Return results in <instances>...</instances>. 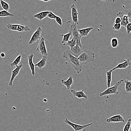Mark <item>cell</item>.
<instances>
[{"instance_id": "6da1fadb", "label": "cell", "mask_w": 131, "mask_h": 131, "mask_svg": "<svg viewBox=\"0 0 131 131\" xmlns=\"http://www.w3.org/2000/svg\"><path fill=\"white\" fill-rule=\"evenodd\" d=\"M62 56L64 59L69 62L77 74H80L81 72L83 65L81 64L78 58L73 56L68 50L64 52Z\"/></svg>"}, {"instance_id": "7a4b0ae2", "label": "cell", "mask_w": 131, "mask_h": 131, "mask_svg": "<svg viewBox=\"0 0 131 131\" xmlns=\"http://www.w3.org/2000/svg\"><path fill=\"white\" fill-rule=\"evenodd\" d=\"M81 65L93 62L95 59L94 53L90 51H83L78 58Z\"/></svg>"}, {"instance_id": "3957f363", "label": "cell", "mask_w": 131, "mask_h": 131, "mask_svg": "<svg viewBox=\"0 0 131 131\" xmlns=\"http://www.w3.org/2000/svg\"><path fill=\"white\" fill-rule=\"evenodd\" d=\"M123 82H124L123 79L120 80L112 87L108 88L103 92L100 93L99 96L100 97H103L109 95H118L119 93L118 90L119 86Z\"/></svg>"}, {"instance_id": "277c9868", "label": "cell", "mask_w": 131, "mask_h": 131, "mask_svg": "<svg viewBox=\"0 0 131 131\" xmlns=\"http://www.w3.org/2000/svg\"><path fill=\"white\" fill-rule=\"evenodd\" d=\"M69 30L71 32L73 37L77 45L82 48V45L81 43V37L78 32L77 25L73 23L69 27Z\"/></svg>"}, {"instance_id": "5b68a950", "label": "cell", "mask_w": 131, "mask_h": 131, "mask_svg": "<svg viewBox=\"0 0 131 131\" xmlns=\"http://www.w3.org/2000/svg\"><path fill=\"white\" fill-rule=\"evenodd\" d=\"M7 27L9 30L18 32H26L30 30V28L26 25L12 24L10 23H8L7 25Z\"/></svg>"}, {"instance_id": "8992f818", "label": "cell", "mask_w": 131, "mask_h": 131, "mask_svg": "<svg viewBox=\"0 0 131 131\" xmlns=\"http://www.w3.org/2000/svg\"><path fill=\"white\" fill-rule=\"evenodd\" d=\"M64 122L66 124L68 125H69L71 127L74 131H81L87 127L91 126L92 124V123L88 124L83 125L77 124L71 122L67 118H66Z\"/></svg>"}, {"instance_id": "52a82bcc", "label": "cell", "mask_w": 131, "mask_h": 131, "mask_svg": "<svg viewBox=\"0 0 131 131\" xmlns=\"http://www.w3.org/2000/svg\"><path fill=\"white\" fill-rule=\"evenodd\" d=\"M36 51L38 52L41 55L47 56L48 55L46 44L45 42V38L42 37L38 44Z\"/></svg>"}, {"instance_id": "ba28073f", "label": "cell", "mask_w": 131, "mask_h": 131, "mask_svg": "<svg viewBox=\"0 0 131 131\" xmlns=\"http://www.w3.org/2000/svg\"><path fill=\"white\" fill-rule=\"evenodd\" d=\"M42 31V29L41 27H39L37 28L36 30L33 33L30 39L28 41L29 45H31L38 41L40 39Z\"/></svg>"}, {"instance_id": "9c48e42d", "label": "cell", "mask_w": 131, "mask_h": 131, "mask_svg": "<svg viewBox=\"0 0 131 131\" xmlns=\"http://www.w3.org/2000/svg\"><path fill=\"white\" fill-rule=\"evenodd\" d=\"M71 9L72 19L73 23L75 24L76 25L79 24V13L77 10V6L74 4H73L71 6Z\"/></svg>"}, {"instance_id": "30bf717a", "label": "cell", "mask_w": 131, "mask_h": 131, "mask_svg": "<svg viewBox=\"0 0 131 131\" xmlns=\"http://www.w3.org/2000/svg\"><path fill=\"white\" fill-rule=\"evenodd\" d=\"M23 66V64H21L17 66L16 68L12 71L11 79H10V80H9L8 83L10 87L12 86L13 85V81L14 79L19 75L20 71L21 69L22 68Z\"/></svg>"}, {"instance_id": "8fae6325", "label": "cell", "mask_w": 131, "mask_h": 131, "mask_svg": "<svg viewBox=\"0 0 131 131\" xmlns=\"http://www.w3.org/2000/svg\"><path fill=\"white\" fill-rule=\"evenodd\" d=\"M116 16L121 19V26L126 28L127 25L129 23V18L127 15H126L124 12H120L116 14Z\"/></svg>"}, {"instance_id": "7c38bea8", "label": "cell", "mask_w": 131, "mask_h": 131, "mask_svg": "<svg viewBox=\"0 0 131 131\" xmlns=\"http://www.w3.org/2000/svg\"><path fill=\"white\" fill-rule=\"evenodd\" d=\"M106 122L108 123H124V118L120 115H116L106 119Z\"/></svg>"}, {"instance_id": "4fadbf2b", "label": "cell", "mask_w": 131, "mask_h": 131, "mask_svg": "<svg viewBox=\"0 0 131 131\" xmlns=\"http://www.w3.org/2000/svg\"><path fill=\"white\" fill-rule=\"evenodd\" d=\"M131 65V62L130 58L127 59H125L123 63L118 64L114 68L112 69L113 71H115L118 69H125L129 67Z\"/></svg>"}, {"instance_id": "5bb4252c", "label": "cell", "mask_w": 131, "mask_h": 131, "mask_svg": "<svg viewBox=\"0 0 131 131\" xmlns=\"http://www.w3.org/2000/svg\"><path fill=\"white\" fill-rule=\"evenodd\" d=\"M69 51L73 56L78 58L84 51H83L81 48L79 46L77 45L75 47H73L71 49H70V50Z\"/></svg>"}, {"instance_id": "9a60e30c", "label": "cell", "mask_w": 131, "mask_h": 131, "mask_svg": "<svg viewBox=\"0 0 131 131\" xmlns=\"http://www.w3.org/2000/svg\"><path fill=\"white\" fill-rule=\"evenodd\" d=\"M71 93H72L73 95L75 97H77L79 99L84 98L85 100L88 99V96L84 93V90L77 91L74 89L71 90Z\"/></svg>"}, {"instance_id": "2e32d148", "label": "cell", "mask_w": 131, "mask_h": 131, "mask_svg": "<svg viewBox=\"0 0 131 131\" xmlns=\"http://www.w3.org/2000/svg\"><path fill=\"white\" fill-rule=\"evenodd\" d=\"M34 56L33 54H31L29 55L28 56V57L29 66L30 69H31L32 75L33 76L35 75V74H36L35 65H34L33 62V59Z\"/></svg>"}, {"instance_id": "e0dca14e", "label": "cell", "mask_w": 131, "mask_h": 131, "mask_svg": "<svg viewBox=\"0 0 131 131\" xmlns=\"http://www.w3.org/2000/svg\"><path fill=\"white\" fill-rule=\"evenodd\" d=\"M50 12L51 11H43V12L39 13L37 14H34L33 17L41 21L44 19L45 18L47 17L48 15L50 13Z\"/></svg>"}, {"instance_id": "ac0fdd59", "label": "cell", "mask_w": 131, "mask_h": 131, "mask_svg": "<svg viewBox=\"0 0 131 131\" xmlns=\"http://www.w3.org/2000/svg\"><path fill=\"white\" fill-rule=\"evenodd\" d=\"M61 82L62 84L66 87L67 89L69 90L73 84V77L72 76H70L67 80H64L62 79Z\"/></svg>"}, {"instance_id": "d6986e66", "label": "cell", "mask_w": 131, "mask_h": 131, "mask_svg": "<svg viewBox=\"0 0 131 131\" xmlns=\"http://www.w3.org/2000/svg\"><path fill=\"white\" fill-rule=\"evenodd\" d=\"M93 29L92 27H89L85 28L78 29V32L80 33L81 37H84L87 36L89 34V33Z\"/></svg>"}, {"instance_id": "ffe728a7", "label": "cell", "mask_w": 131, "mask_h": 131, "mask_svg": "<svg viewBox=\"0 0 131 131\" xmlns=\"http://www.w3.org/2000/svg\"><path fill=\"white\" fill-rule=\"evenodd\" d=\"M47 56H43L42 59L39 62L35 65V67H37L40 69L44 67L46 65L47 62Z\"/></svg>"}, {"instance_id": "44dd1931", "label": "cell", "mask_w": 131, "mask_h": 131, "mask_svg": "<svg viewBox=\"0 0 131 131\" xmlns=\"http://www.w3.org/2000/svg\"><path fill=\"white\" fill-rule=\"evenodd\" d=\"M72 35V32L70 30H69V32L65 35H61V36L63 37V38L62 39L61 43L64 45H65L67 44V42L69 41V38Z\"/></svg>"}, {"instance_id": "7402d4cb", "label": "cell", "mask_w": 131, "mask_h": 131, "mask_svg": "<svg viewBox=\"0 0 131 131\" xmlns=\"http://www.w3.org/2000/svg\"><path fill=\"white\" fill-rule=\"evenodd\" d=\"M113 71L112 69L106 72L107 76V85L108 88L111 87L112 81V73Z\"/></svg>"}, {"instance_id": "603a6c76", "label": "cell", "mask_w": 131, "mask_h": 131, "mask_svg": "<svg viewBox=\"0 0 131 131\" xmlns=\"http://www.w3.org/2000/svg\"><path fill=\"white\" fill-rule=\"evenodd\" d=\"M21 58H22V56L21 55H20L18 56L16 58L14 61L12 63L10 64V66L11 67H16L18 66L19 64H20L21 61Z\"/></svg>"}, {"instance_id": "cb8c5ba5", "label": "cell", "mask_w": 131, "mask_h": 131, "mask_svg": "<svg viewBox=\"0 0 131 131\" xmlns=\"http://www.w3.org/2000/svg\"><path fill=\"white\" fill-rule=\"evenodd\" d=\"M125 88L127 93H131V80H125Z\"/></svg>"}, {"instance_id": "d4e9b609", "label": "cell", "mask_w": 131, "mask_h": 131, "mask_svg": "<svg viewBox=\"0 0 131 131\" xmlns=\"http://www.w3.org/2000/svg\"><path fill=\"white\" fill-rule=\"evenodd\" d=\"M15 15L9 12L8 11L3 10L0 11V17H14Z\"/></svg>"}, {"instance_id": "484cf974", "label": "cell", "mask_w": 131, "mask_h": 131, "mask_svg": "<svg viewBox=\"0 0 131 131\" xmlns=\"http://www.w3.org/2000/svg\"><path fill=\"white\" fill-rule=\"evenodd\" d=\"M0 4H1V6L4 10L8 11L10 8L9 4L4 1L1 0L0 1Z\"/></svg>"}, {"instance_id": "4316f807", "label": "cell", "mask_w": 131, "mask_h": 131, "mask_svg": "<svg viewBox=\"0 0 131 131\" xmlns=\"http://www.w3.org/2000/svg\"><path fill=\"white\" fill-rule=\"evenodd\" d=\"M111 45L113 48H116L118 47L119 43L118 39L115 37L111 39Z\"/></svg>"}, {"instance_id": "83f0119b", "label": "cell", "mask_w": 131, "mask_h": 131, "mask_svg": "<svg viewBox=\"0 0 131 131\" xmlns=\"http://www.w3.org/2000/svg\"><path fill=\"white\" fill-rule=\"evenodd\" d=\"M131 127V119L128 120L126 124L124 127L123 131H130Z\"/></svg>"}, {"instance_id": "f1b7e54d", "label": "cell", "mask_w": 131, "mask_h": 131, "mask_svg": "<svg viewBox=\"0 0 131 131\" xmlns=\"http://www.w3.org/2000/svg\"><path fill=\"white\" fill-rule=\"evenodd\" d=\"M66 44L69 47H70L71 49L73 47H75L76 45H77V43L73 37H72V39L71 40L69 41Z\"/></svg>"}, {"instance_id": "f546056e", "label": "cell", "mask_w": 131, "mask_h": 131, "mask_svg": "<svg viewBox=\"0 0 131 131\" xmlns=\"http://www.w3.org/2000/svg\"><path fill=\"white\" fill-rule=\"evenodd\" d=\"M121 25V24H116L114 23L112 29L116 32H118L120 29Z\"/></svg>"}, {"instance_id": "4dcf8cb0", "label": "cell", "mask_w": 131, "mask_h": 131, "mask_svg": "<svg viewBox=\"0 0 131 131\" xmlns=\"http://www.w3.org/2000/svg\"><path fill=\"white\" fill-rule=\"evenodd\" d=\"M55 20H56L57 23L59 25H60V26H62V25H63V22H62V19H61V18L60 17L58 16H57L56 18L55 19Z\"/></svg>"}, {"instance_id": "1f68e13d", "label": "cell", "mask_w": 131, "mask_h": 131, "mask_svg": "<svg viewBox=\"0 0 131 131\" xmlns=\"http://www.w3.org/2000/svg\"><path fill=\"white\" fill-rule=\"evenodd\" d=\"M57 16L52 12H50V13L48 14V17L50 19H53L55 20Z\"/></svg>"}, {"instance_id": "d6a6232c", "label": "cell", "mask_w": 131, "mask_h": 131, "mask_svg": "<svg viewBox=\"0 0 131 131\" xmlns=\"http://www.w3.org/2000/svg\"><path fill=\"white\" fill-rule=\"evenodd\" d=\"M126 32L128 35L131 32V23H129L126 27Z\"/></svg>"}, {"instance_id": "836d02e7", "label": "cell", "mask_w": 131, "mask_h": 131, "mask_svg": "<svg viewBox=\"0 0 131 131\" xmlns=\"http://www.w3.org/2000/svg\"><path fill=\"white\" fill-rule=\"evenodd\" d=\"M124 12L126 15H127L128 18L131 19V8L127 9L126 11H125Z\"/></svg>"}, {"instance_id": "e575fe53", "label": "cell", "mask_w": 131, "mask_h": 131, "mask_svg": "<svg viewBox=\"0 0 131 131\" xmlns=\"http://www.w3.org/2000/svg\"><path fill=\"white\" fill-rule=\"evenodd\" d=\"M121 19L119 17H117L116 18L115 20V24H121Z\"/></svg>"}, {"instance_id": "d590c367", "label": "cell", "mask_w": 131, "mask_h": 131, "mask_svg": "<svg viewBox=\"0 0 131 131\" xmlns=\"http://www.w3.org/2000/svg\"><path fill=\"white\" fill-rule=\"evenodd\" d=\"M5 54L4 53H1L0 54V56H1V57H2V58H4L5 57Z\"/></svg>"}, {"instance_id": "8d00e7d4", "label": "cell", "mask_w": 131, "mask_h": 131, "mask_svg": "<svg viewBox=\"0 0 131 131\" xmlns=\"http://www.w3.org/2000/svg\"><path fill=\"white\" fill-rule=\"evenodd\" d=\"M43 1V2H49V1Z\"/></svg>"}, {"instance_id": "74e56055", "label": "cell", "mask_w": 131, "mask_h": 131, "mask_svg": "<svg viewBox=\"0 0 131 131\" xmlns=\"http://www.w3.org/2000/svg\"><path fill=\"white\" fill-rule=\"evenodd\" d=\"M81 131H86V128H84L83 130H82Z\"/></svg>"}]
</instances>
